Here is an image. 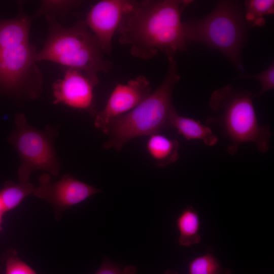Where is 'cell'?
Here are the masks:
<instances>
[{
	"mask_svg": "<svg viewBox=\"0 0 274 274\" xmlns=\"http://www.w3.org/2000/svg\"><path fill=\"white\" fill-rule=\"evenodd\" d=\"M247 26L239 2L219 1L206 17L183 22L187 42L202 43L216 49L238 70L244 72L241 57Z\"/></svg>",
	"mask_w": 274,
	"mask_h": 274,
	"instance_id": "5b68a950",
	"label": "cell"
},
{
	"mask_svg": "<svg viewBox=\"0 0 274 274\" xmlns=\"http://www.w3.org/2000/svg\"><path fill=\"white\" fill-rule=\"evenodd\" d=\"M253 98L252 92L230 85L217 89L211 96L209 105L216 115L206 122L220 127L230 141L227 150L231 155L236 154L245 143H254L262 153L269 148L270 128L258 123Z\"/></svg>",
	"mask_w": 274,
	"mask_h": 274,
	"instance_id": "3957f363",
	"label": "cell"
},
{
	"mask_svg": "<svg viewBox=\"0 0 274 274\" xmlns=\"http://www.w3.org/2000/svg\"><path fill=\"white\" fill-rule=\"evenodd\" d=\"M0 212L2 213L3 214V213L2 212V209H1V203H0Z\"/></svg>",
	"mask_w": 274,
	"mask_h": 274,
	"instance_id": "cb8c5ba5",
	"label": "cell"
},
{
	"mask_svg": "<svg viewBox=\"0 0 274 274\" xmlns=\"http://www.w3.org/2000/svg\"><path fill=\"white\" fill-rule=\"evenodd\" d=\"M5 274H38L30 266L20 259L15 252L5 258Z\"/></svg>",
	"mask_w": 274,
	"mask_h": 274,
	"instance_id": "ffe728a7",
	"label": "cell"
},
{
	"mask_svg": "<svg viewBox=\"0 0 274 274\" xmlns=\"http://www.w3.org/2000/svg\"><path fill=\"white\" fill-rule=\"evenodd\" d=\"M49 35L36 61L47 60L87 73L108 72L112 62L105 60L102 50L85 21L64 27L55 16L46 15Z\"/></svg>",
	"mask_w": 274,
	"mask_h": 274,
	"instance_id": "277c9868",
	"label": "cell"
},
{
	"mask_svg": "<svg viewBox=\"0 0 274 274\" xmlns=\"http://www.w3.org/2000/svg\"><path fill=\"white\" fill-rule=\"evenodd\" d=\"M190 0L130 1L117 29L120 44L134 57L150 60L159 52L175 55L187 47L181 21Z\"/></svg>",
	"mask_w": 274,
	"mask_h": 274,
	"instance_id": "6da1fadb",
	"label": "cell"
},
{
	"mask_svg": "<svg viewBox=\"0 0 274 274\" xmlns=\"http://www.w3.org/2000/svg\"><path fill=\"white\" fill-rule=\"evenodd\" d=\"M77 1H43L36 17L43 15L54 16L56 14H65L70 10L80 5Z\"/></svg>",
	"mask_w": 274,
	"mask_h": 274,
	"instance_id": "ac0fdd59",
	"label": "cell"
},
{
	"mask_svg": "<svg viewBox=\"0 0 274 274\" xmlns=\"http://www.w3.org/2000/svg\"><path fill=\"white\" fill-rule=\"evenodd\" d=\"M179 142L156 133L150 135L146 144L147 150L159 167H164L179 158Z\"/></svg>",
	"mask_w": 274,
	"mask_h": 274,
	"instance_id": "4fadbf2b",
	"label": "cell"
},
{
	"mask_svg": "<svg viewBox=\"0 0 274 274\" xmlns=\"http://www.w3.org/2000/svg\"><path fill=\"white\" fill-rule=\"evenodd\" d=\"M97 74L67 68L62 79L52 85L54 104H62L95 116L93 89L98 83Z\"/></svg>",
	"mask_w": 274,
	"mask_h": 274,
	"instance_id": "ba28073f",
	"label": "cell"
},
{
	"mask_svg": "<svg viewBox=\"0 0 274 274\" xmlns=\"http://www.w3.org/2000/svg\"><path fill=\"white\" fill-rule=\"evenodd\" d=\"M244 4L245 19L248 25L252 27L263 26L264 17L274 13L273 0H248Z\"/></svg>",
	"mask_w": 274,
	"mask_h": 274,
	"instance_id": "2e32d148",
	"label": "cell"
},
{
	"mask_svg": "<svg viewBox=\"0 0 274 274\" xmlns=\"http://www.w3.org/2000/svg\"><path fill=\"white\" fill-rule=\"evenodd\" d=\"M37 52L29 40L0 36V84L13 93L30 98L39 96L42 77L36 62Z\"/></svg>",
	"mask_w": 274,
	"mask_h": 274,
	"instance_id": "8992f818",
	"label": "cell"
},
{
	"mask_svg": "<svg viewBox=\"0 0 274 274\" xmlns=\"http://www.w3.org/2000/svg\"><path fill=\"white\" fill-rule=\"evenodd\" d=\"M39 182V186L35 187L32 194L47 201L58 214L101 192L70 174L55 182L51 181L48 174H44L40 177Z\"/></svg>",
	"mask_w": 274,
	"mask_h": 274,
	"instance_id": "9c48e42d",
	"label": "cell"
},
{
	"mask_svg": "<svg viewBox=\"0 0 274 274\" xmlns=\"http://www.w3.org/2000/svg\"><path fill=\"white\" fill-rule=\"evenodd\" d=\"M167 59L168 71L159 87L132 110L112 119L102 130L109 138L104 145L105 149L120 151L133 139L150 136L170 127V117L176 111L172 93L180 77L175 56Z\"/></svg>",
	"mask_w": 274,
	"mask_h": 274,
	"instance_id": "7a4b0ae2",
	"label": "cell"
},
{
	"mask_svg": "<svg viewBox=\"0 0 274 274\" xmlns=\"http://www.w3.org/2000/svg\"><path fill=\"white\" fill-rule=\"evenodd\" d=\"M189 274H231L230 269L219 263L211 250L192 260L189 264Z\"/></svg>",
	"mask_w": 274,
	"mask_h": 274,
	"instance_id": "e0dca14e",
	"label": "cell"
},
{
	"mask_svg": "<svg viewBox=\"0 0 274 274\" xmlns=\"http://www.w3.org/2000/svg\"><path fill=\"white\" fill-rule=\"evenodd\" d=\"M151 93L150 83L144 76L117 84L104 109L95 115L94 126L102 131L112 119L132 110Z\"/></svg>",
	"mask_w": 274,
	"mask_h": 274,
	"instance_id": "30bf717a",
	"label": "cell"
},
{
	"mask_svg": "<svg viewBox=\"0 0 274 274\" xmlns=\"http://www.w3.org/2000/svg\"><path fill=\"white\" fill-rule=\"evenodd\" d=\"M165 274H178L177 272L175 271H173V270H167Z\"/></svg>",
	"mask_w": 274,
	"mask_h": 274,
	"instance_id": "7402d4cb",
	"label": "cell"
},
{
	"mask_svg": "<svg viewBox=\"0 0 274 274\" xmlns=\"http://www.w3.org/2000/svg\"><path fill=\"white\" fill-rule=\"evenodd\" d=\"M130 1L102 0L93 5L85 21L103 52L112 51L113 37L127 11Z\"/></svg>",
	"mask_w": 274,
	"mask_h": 274,
	"instance_id": "8fae6325",
	"label": "cell"
},
{
	"mask_svg": "<svg viewBox=\"0 0 274 274\" xmlns=\"http://www.w3.org/2000/svg\"><path fill=\"white\" fill-rule=\"evenodd\" d=\"M3 215V214L0 212V230L1 229V225H2V222Z\"/></svg>",
	"mask_w": 274,
	"mask_h": 274,
	"instance_id": "603a6c76",
	"label": "cell"
},
{
	"mask_svg": "<svg viewBox=\"0 0 274 274\" xmlns=\"http://www.w3.org/2000/svg\"><path fill=\"white\" fill-rule=\"evenodd\" d=\"M14 122L16 129L8 141L20 157L21 163L17 171L20 182H28L31 173L36 170L58 176L60 162L53 145L56 129L48 125L44 130L37 129L29 125L22 113L16 114Z\"/></svg>",
	"mask_w": 274,
	"mask_h": 274,
	"instance_id": "52a82bcc",
	"label": "cell"
},
{
	"mask_svg": "<svg viewBox=\"0 0 274 274\" xmlns=\"http://www.w3.org/2000/svg\"><path fill=\"white\" fill-rule=\"evenodd\" d=\"M35 186L28 182L17 184L9 181L0 190V203L4 214L17 207L28 195L32 194Z\"/></svg>",
	"mask_w": 274,
	"mask_h": 274,
	"instance_id": "9a60e30c",
	"label": "cell"
},
{
	"mask_svg": "<svg viewBox=\"0 0 274 274\" xmlns=\"http://www.w3.org/2000/svg\"><path fill=\"white\" fill-rule=\"evenodd\" d=\"M170 126L175 128L179 134L188 141L201 140L208 146H215L218 141V136L209 126L191 118L180 116L176 111L170 117Z\"/></svg>",
	"mask_w": 274,
	"mask_h": 274,
	"instance_id": "7c38bea8",
	"label": "cell"
},
{
	"mask_svg": "<svg viewBox=\"0 0 274 274\" xmlns=\"http://www.w3.org/2000/svg\"><path fill=\"white\" fill-rule=\"evenodd\" d=\"M138 269L134 265L123 266L105 258L99 269L94 274H136Z\"/></svg>",
	"mask_w": 274,
	"mask_h": 274,
	"instance_id": "44dd1931",
	"label": "cell"
},
{
	"mask_svg": "<svg viewBox=\"0 0 274 274\" xmlns=\"http://www.w3.org/2000/svg\"><path fill=\"white\" fill-rule=\"evenodd\" d=\"M176 226L179 232L178 243L180 246L188 247L200 242V218L192 206L188 205L183 210L176 219Z\"/></svg>",
	"mask_w": 274,
	"mask_h": 274,
	"instance_id": "5bb4252c",
	"label": "cell"
},
{
	"mask_svg": "<svg viewBox=\"0 0 274 274\" xmlns=\"http://www.w3.org/2000/svg\"><path fill=\"white\" fill-rule=\"evenodd\" d=\"M251 78L258 80L261 83V89L253 98L259 97L265 92L274 88V63L272 62L261 73L254 75L244 74L236 79Z\"/></svg>",
	"mask_w": 274,
	"mask_h": 274,
	"instance_id": "d6986e66",
	"label": "cell"
}]
</instances>
